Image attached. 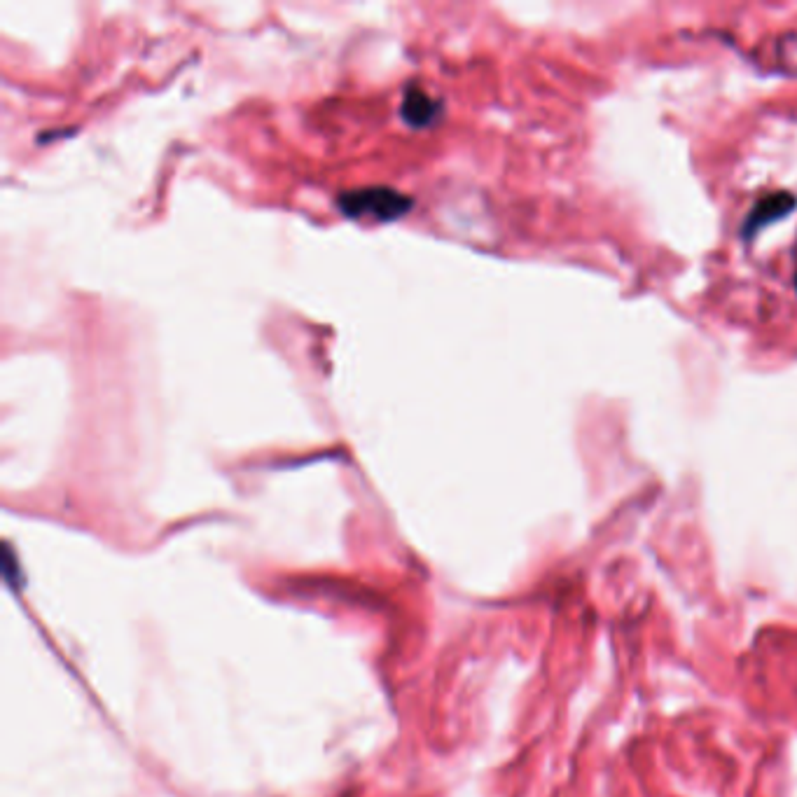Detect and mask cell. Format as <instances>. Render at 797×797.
<instances>
[{
	"label": "cell",
	"mask_w": 797,
	"mask_h": 797,
	"mask_svg": "<svg viewBox=\"0 0 797 797\" xmlns=\"http://www.w3.org/2000/svg\"><path fill=\"white\" fill-rule=\"evenodd\" d=\"M342 211L351 218H374V220H393L410 211L412 202L403 194L386 187H370V190L349 192L339 199Z\"/></svg>",
	"instance_id": "obj_1"
},
{
	"label": "cell",
	"mask_w": 797,
	"mask_h": 797,
	"mask_svg": "<svg viewBox=\"0 0 797 797\" xmlns=\"http://www.w3.org/2000/svg\"><path fill=\"white\" fill-rule=\"evenodd\" d=\"M795 209V199L790 197L788 192H776V194H767L762 202L755 204V209L751 211V216L746 218V227H744V234L746 237H751L753 232L762 230V227L774 223V220H781L783 216H788L790 211Z\"/></svg>",
	"instance_id": "obj_2"
},
{
	"label": "cell",
	"mask_w": 797,
	"mask_h": 797,
	"mask_svg": "<svg viewBox=\"0 0 797 797\" xmlns=\"http://www.w3.org/2000/svg\"><path fill=\"white\" fill-rule=\"evenodd\" d=\"M435 113H438V106H435L431 96H426V92H419V89L407 92L403 101V115L407 122L414 124V127H424V124L433 120Z\"/></svg>",
	"instance_id": "obj_3"
},
{
	"label": "cell",
	"mask_w": 797,
	"mask_h": 797,
	"mask_svg": "<svg viewBox=\"0 0 797 797\" xmlns=\"http://www.w3.org/2000/svg\"><path fill=\"white\" fill-rule=\"evenodd\" d=\"M776 57L783 71L797 73V36H783L776 43Z\"/></svg>",
	"instance_id": "obj_4"
}]
</instances>
